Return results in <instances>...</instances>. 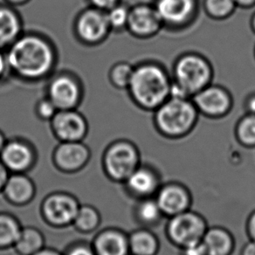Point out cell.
I'll list each match as a JSON object with an SVG mask.
<instances>
[{"mask_svg": "<svg viewBox=\"0 0 255 255\" xmlns=\"http://www.w3.org/2000/svg\"><path fill=\"white\" fill-rule=\"evenodd\" d=\"M9 71L23 82H37L49 78L58 60L57 50L46 36L23 32L5 50Z\"/></svg>", "mask_w": 255, "mask_h": 255, "instance_id": "1", "label": "cell"}, {"mask_svg": "<svg viewBox=\"0 0 255 255\" xmlns=\"http://www.w3.org/2000/svg\"><path fill=\"white\" fill-rule=\"evenodd\" d=\"M171 89L170 71L159 60L149 59L134 65L127 92L139 110L152 113L170 98Z\"/></svg>", "mask_w": 255, "mask_h": 255, "instance_id": "2", "label": "cell"}, {"mask_svg": "<svg viewBox=\"0 0 255 255\" xmlns=\"http://www.w3.org/2000/svg\"><path fill=\"white\" fill-rule=\"evenodd\" d=\"M170 75L172 80L170 96L192 98L213 83L215 71L211 60L203 53L186 51L175 58Z\"/></svg>", "mask_w": 255, "mask_h": 255, "instance_id": "3", "label": "cell"}, {"mask_svg": "<svg viewBox=\"0 0 255 255\" xmlns=\"http://www.w3.org/2000/svg\"><path fill=\"white\" fill-rule=\"evenodd\" d=\"M199 117L191 98L170 96L153 111V126L164 138L180 140L195 129Z\"/></svg>", "mask_w": 255, "mask_h": 255, "instance_id": "4", "label": "cell"}, {"mask_svg": "<svg viewBox=\"0 0 255 255\" xmlns=\"http://www.w3.org/2000/svg\"><path fill=\"white\" fill-rule=\"evenodd\" d=\"M163 25L170 33L185 32L195 25L201 9L200 0H155Z\"/></svg>", "mask_w": 255, "mask_h": 255, "instance_id": "5", "label": "cell"}, {"mask_svg": "<svg viewBox=\"0 0 255 255\" xmlns=\"http://www.w3.org/2000/svg\"><path fill=\"white\" fill-rule=\"evenodd\" d=\"M46 96L58 110H78L84 96L81 80L70 72H60L49 77Z\"/></svg>", "mask_w": 255, "mask_h": 255, "instance_id": "6", "label": "cell"}, {"mask_svg": "<svg viewBox=\"0 0 255 255\" xmlns=\"http://www.w3.org/2000/svg\"><path fill=\"white\" fill-rule=\"evenodd\" d=\"M208 229L205 217L191 209L168 218L166 236L172 244L178 248L198 242Z\"/></svg>", "mask_w": 255, "mask_h": 255, "instance_id": "7", "label": "cell"}, {"mask_svg": "<svg viewBox=\"0 0 255 255\" xmlns=\"http://www.w3.org/2000/svg\"><path fill=\"white\" fill-rule=\"evenodd\" d=\"M111 32L106 11L92 6L81 11L74 22L75 37L84 46L101 45Z\"/></svg>", "mask_w": 255, "mask_h": 255, "instance_id": "8", "label": "cell"}, {"mask_svg": "<svg viewBox=\"0 0 255 255\" xmlns=\"http://www.w3.org/2000/svg\"><path fill=\"white\" fill-rule=\"evenodd\" d=\"M191 100L199 115L211 120L223 119L234 109V96L230 90L213 82L192 96Z\"/></svg>", "mask_w": 255, "mask_h": 255, "instance_id": "9", "label": "cell"}, {"mask_svg": "<svg viewBox=\"0 0 255 255\" xmlns=\"http://www.w3.org/2000/svg\"><path fill=\"white\" fill-rule=\"evenodd\" d=\"M139 165L138 148L130 141H117L107 149L105 166L109 174L116 180L126 181Z\"/></svg>", "mask_w": 255, "mask_h": 255, "instance_id": "10", "label": "cell"}, {"mask_svg": "<svg viewBox=\"0 0 255 255\" xmlns=\"http://www.w3.org/2000/svg\"><path fill=\"white\" fill-rule=\"evenodd\" d=\"M163 31V25L154 3H137L130 5L127 31L135 39H153Z\"/></svg>", "mask_w": 255, "mask_h": 255, "instance_id": "11", "label": "cell"}, {"mask_svg": "<svg viewBox=\"0 0 255 255\" xmlns=\"http://www.w3.org/2000/svg\"><path fill=\"white\" fill-rule=\"evenodd\" d=\"M53 134L61 142H79L89 131L86 117L78 110H58L50 121Z\"/></svg>", "mask_w": 255, "mask_h": 255, "instance_id": "12", "label": "cell"}, {"mask_svg": "<svg viewBox=\"0 0 255 255\" xmlns=\"http://www.w3.org/2000/svg\"><path fill=\"white\" fill-rule=\"evenodd\" d=\"M156 202L163 216L167 218L191 209L192 196L185 185L170 182L160 186L155 195Z\"/></svg>", "mask_w": 255, "mask_h": 255, "instance_id": "13", "label": "cell"}, {"mask_svg": "<svg viewBox=\"0 0 255 255\" xmlns=\"http://www.w3.org/2000/svg\"><path fill=\"white\" fill-rule=\"evenodd\" d=\"M125 182L132 194L140 199L155 197L162 185L159 175L148 165H139Z\"/></svg>", "mask_w": 255, "mask_h": 255, "instance_id": "14", "label": "cell"}, {"mask_svg": "<svg viewBox=\"0 0 255 255\" xmlns=\"http://www.w3.org/2000/svg\"><path fill=\"white\" fill-rule=\"evenodd\" d=\"M78 210L79 206L75 199L64 194L51 196L44 206L47 220L55 225H66L75 221Z\"/></svg>", "mask_w": 255, "mask_h": 255, "instance_id": "15", "label": "cell"}, {"mask_svg": "<svg viewBox=\"0 0 255 255\" xmlns=\"http://www.w3.org/2000/svg\"><path fill=\"white\" fill-rule=\"evenodd\" d=\"M23 32L21 16L14 6L0 4V50L7 49Z\"/></svg>", "mask_w": 255, "mask_h": 255, "instance_id": "16", "label": "cell"}, {"mask_svg": "<svg viewBox=\"0 0 255 255\" xmlns=\"http://www.w3.org/2000/svg\"><path fill=\"white\" fill-rule=\"evenodd\" d=\"M0 155L4 166L15 171L27 169L33 160L32 147L21 140L6 142Z\"/></svg>", "mask_w": 255, "mask_h": 255, "instance_id": "17", "label": "cell"}, {"mask_svg": "<svg viewBox=\"0 0 255 255\" xmlns=\"http://www.w3.org/2000/svg\"><path fill=\"white\" fill-rule=\"evenodd\" d=\"M201 241L207 255H232L236 248V239L222 227H208Z\"/></svg>", "mask_w": 255, "mask_h": 255, "instance_id": "18", "label": "cell"}, {"mask_svg": "<svg viewBox=\"0 0 255 255\" xmlns=\"http://www.w3.org/2000/svg\"><path fill=\"white\" fill-rule=\"evenodd\" d=\"M89 155V149L82 141L62 142L55 151V160L61 168L75 170L87 162Z\"/></svg>", "mask_w": 255, "mask_h": 255, "instance_id": "19", "label": "cell"}, {"mask_svg": "<svg viewBox=\"0 0 255 255\" xmlns=\"http://www.w3.org/2000/svg\"><path fill=\"white\" fill-rule=\"evenodd\" d=\"M96 250L98 255H128V238L119 231H105L96 239Z\"/></svg>", "mask_w": 255, "mask_h": 255, "instance_id": "20", "label": "cell"}, {"mask_svg": "<svg viewBox=\"0 0 255 255\" xmlns=\"http://www.w3.org/2000/svg\"><path fill=\"white\" fill-rule=\"evenodd\" d=\"M129 251L133 255H156L159 252V239L152 231L139 229L128 238Z\"/></svg>", "mask_w": 255, "mask_h": 255, "instance_id": "21", "label": "cell"}, {"mask_svg": "<svg viewBox=\"0 0 255 255\" xmlns=\"http://www.w3.org/2000/svg\"><path fill=\"white\" fill-rule=\"evenodd\" d=\"M4 187L8 198L14 203L27 202L33 194L32 182L21 175L8 178Z\"/></svg>", "mask_w": 255, "mask_h": 255, "instance_id": "22", "label": "cell"}, {"mask_svg": "<svg viewBox=\"0 0 255 255\" xmlns=\"http://www.w3.org/2000/svg\"><path fill=\"white\" fill-rule=\"evenodd\" d=\"M234 137L240 145L247 149L255 148V115L245 113L234 126Z\"/></svg>", "mask_w": 255, "mask_h": 255, "instance_id": "23", "label": "cell"}, {"mask_svg": "<svg viewBox=\"0 0 255 255\" xmlns=\"http://www.w3.org/2000/svg\"><path fill=\"white\" fill-rule=\"evenodd\" d=\"M203 11L214 21H224L235 13L238 7L234 0H203Z\"/></svg>", "mask_w": 255, "mask_h": 255, "instance_id": "24", "label": "cell"}, {"mask_svg": "<svg viewBox=\"0 0 255 255\" xmlns=\"http://www.w3.org/2000/svg\"><path fill=\"white\" fill-rule=\"evenodd\" d=\"M136 216L141 223L151 227L159 223L164 217L155 197L141 199L136 208Z\"/></svg>", "mask_w": 255, "mask_h": 255, "instance_id": "25", "label": "cell"}, {"mask_svg": "<svg viewBox=\"0 0 255 255\" xmlns=\"http://www.w3.org/2000/svg\"><path fill=\"white\" fill-rule=\"evenodd\" d=\"M134 65L128 61H119L114 64L109 71V81L117 90H126L131 81Z\"/></svg>", "mask_w": 255, "mask_h": 255, "instance_id": "26", "label": "cell"}, {"mask_svg": "<svg viewBox=\"0 0 255 255\" xmlns=\"http://www.w3.org/2000/svg\"><path fill=\"white\" fill-rule=\"evenodd\" d=\"M16 248L19 253L25 255H32L41 250L43 245V237L39 232L27 228L21 231L16 241Z\"/></svg>", "mask_w": 255, "mask_h": 255, "instance_id": "27", "label": "cell"}, {"mask_svg": "<svg viewBox=\"0 0 255 255\" xmlns=\"http://www.w3.org/2000/svg\"><path fill=\"white\" fill-rule=\"evenodd\" d=\"M129 8L130 5L125 4L122 1L116 6L106 11L111 32L120 33L127 31Z\"/></svg>", "mask_w": 255, "mask_h": 255, "instance_id": "28", "label": "cell"}, {"mask_svg": "<svg viewBox=\"0 0 255 255\" xmlns=\"http://www.w3.org/2000/svg\"><path fill=\"white\" fill-rule=\"evenodd\" d=\"M20 232L16 220L11 217L0 215V247L15 244Z\"/></svg>", "mask_w": 255, "mask_h": 255, "instance_id": "29", "label": "cell"}, {"mask_svg": "<svg viewBox=\"0 0 255 255\" xmlns=\"http://www.w3.org/2000/svg\"><path fill=\"white\" fill-rule=\"evenodd\" d=\"M75 222L79 229L91 231L98 225L99 215L92 207L82 206V208H79L75 216Z\"/></svg>", "mask_w": 255, "mask_h": 255, "instance_id": "30", "label": "cell"}, {"mask_svg": "<svg viewBox=\"0 0 255 255\" xmlns=\"http://www.w3.org/2000/svg\"><path fill=\"white\" fill-rule=\"evenodd\" d=\"M58 109L46 96H44L36 103L35 115L39 120L50 122L56 115Z\"/></svg>", "mask_w": 255, "mask_h": 255, "instance_id": "31", "label": "cell"}, {"mask_svg": "<svg viewBox=\"0 0 255 255\" xmlns=\"http://www.w3.org/2000/svg\"><path fill=\"white\" fill-rule=\"evenodd\" d=\"M180 249L181 255H207L202 241L187 245Z\"/></svg>", "mask_w": 255, "mask_h": 255, "instance_id": "32", "label": "cell"}, {"mask_svg": "<svg viewBox=\"0 0 255 255\" xmlns=\"http://www.w3.org/2000/svg\"><path fill=\"white\" fill-rule=\"evenodd\" d=\"M89 6L99 9L101 11H108L111 8L122 2V0H88Z\"/></svg>", "mask_w": 255, "mask_h": 255, "instance_id": "33", "label": "cell"}, {"mask_svg": "<svg viewBox=\"0 0 255 255\" xmlns=\"http://www.w3.org/2000/svg\"><path fill=\"white\" fill-rule=\"evenodd\" d=\"M243 110L245 113L255 115V90L248 93L243 101Z\"/></svg>", "mask_w": 255, "mask_h": 255, "instance_id": "34", "label": "cell"}, {"mask_svg": "<svg viewBox=\"0 0 255 255\" xmlns=\"http://www.w3.org/2000/svg\"><path fill=\"white\" fill-rule=\"evenodd\" d=\"M9 66H8L7 59L5 51L0 50V82L4 80V77L9 74Z\"/></svg>", "mask_w": 255, "mask_h": 255, "instance_id": "35", "label": "cell"}, {"mask_svg": "<svg viewBox=\"0 0 255 255\" xmlns=\"http://www.w3.org/2000/svg\"><path fill=\"white\" fill-rule=\"evenodd\" d=\"M248 237L252 241H255V210L249 215L246 224Z\"/></svg>", "mask_w": 255, "mask_h": 255, "instance_id": "36", "label": "cell"}, {"mask_svg": "<svg viewBox=\"0 0 255 255\" xmlns=\"http://www.w3.org/2000/svg\"><path fill=\"white\" fill-rule=\"evenodd\" d=\"M240 255H255V241L250 240L243 245Z\"/></svg>", "mask_w": 255, "mask_h": 255, "instance_id": "37", "label": "cell"}, {"mask_svg": "<svg viewBox=\"0 0 255 255\" xmlns=\"http://www.w3.org/2000/svg\"><path fill=\"white\" fill-rule=\"evenodd\" d=\"M238 8L249 10L255 7V0H234Z\"/></svg>", "mask_w": 255, "mask_h": 255, "instance_id": "38", "label": "cell"}, {"mask_svg": "<svg viewBox=\"0 0 255 255\" xmlns=\"http://www.w3.org/2000/svg\"><path fill=\"white\" fill-rule=\"evenodd\" d=\"M68 255H95L91 249L87 247H77L68 253Z\"/></svg>", "mask_w": 255, "mask_h": 255, "instance_id": "39", "label": "cell"}, {"mask_svg": "<svg viewBox=\"0 0 255 255\" xmlns=\"http://www.w3.org/2000/svg\"><path fill=\"white\" fill-rule=\"evenodd\" d=\"M7 170L6 167L4 166V163H2V161H0V189L4 187V184L7 181Z\"/></svg>", "mask_w": 255, "mask_h": 255, "instance_id": "40", "label": "cell"}, {"mask_svg": "<svg viewBox=\"0 0 255 255\" xmlns=\"http://www.w3.org/2000/svg\"><path fill=\"white\" fill-rule=\"evenodd\" d=\"M4 1L6 4L15 7V6H21V5L27 4L31 0H4Z\"/></svg>", "mask_w": 255, "mask_h": 255, "instance_id": "41", "label": "cell"}, {"mask_svg": "<svg viewBox=\"0 0 255 255\" xmlns=\"http://www.w3.org/2000/svg\"><path fill=\"white\" fill-rule=\"evenodd\" d=\"M32 255H60L56 252L52 250H39Z\"/></svg>", "mask_w": 255, "mask_h": 255, "instance_id": "42", "label": "cell"}, {"mask_svg": "<svg viewBox=\"0 0 255 255\" xmlns=\"http://www.w3.org/2000/svg\"><path fill=\"white\" fill-rule=\"evenodd\" d=\"M249 25H250L252 32L255 35V11L252 14L250 21H249Z\"/></svg>", "mask_w": 255, "mask_h": 255, "instance_id": "43", "label": "cell"}, {"mask_svg": "<svg viewBox=\"0 0 255 255\" xmlns=\"http://www.w3.org/2000/svg\"><path fill=\"white\" fill-rule=\"evenodd\" d=\"M5 143H6V141H5V137H4V134H3L2 131L0 130V153H1L2 149H3L4 145H5Z\"/></svg>", "mask_w": 255, "mask_h": 255, "instance_id": "44", "label": "cell"}, {"mask_svg": "<svg viewBox=\"0 0 255 255\" xmlns=\"http://www.w3.org/2000/svg\"><path fill=\"white\" fill-rule=\"evenodd\" d=\"M254 56H255V49H254Z\"/></svg>", "mask_w": 255, "mask_h": 255, "instance_id": "45", "label": "cell"}]
</instances>
